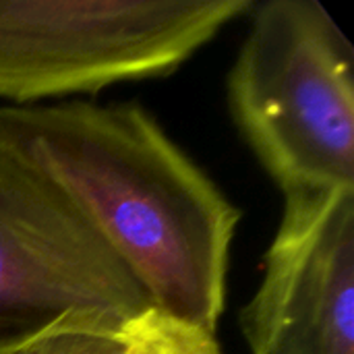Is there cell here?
Instances as JSON below:
<instances>
[{"mask_svg":"<svg viewBox=\"0 0 354 354\" xmlns=\"http://www.w3.org/2000/svg\"><path fill=\"white\" fill-rule=\"evenodd\" d=\"M0 143L85 216L162 315L216 336L241 212L141 106H4Z\"/></svg>","mask_w":354,"mask_h":354,"instance_id":"1","label":"cell"},{"mask_svg":"<svg viewBox=\"0 0 354 354\" xmlns=\"http://www.w3.org/2000/svg\"><path fill=\"white\" fill-rule=\"evenodd\" d=\"M228 102L284 197L354 189L353 48L319 2L255 8Z\"/></svg>","mask_w":354,"mask_h":354,"instance_id":"2","label":"cell"},{"mask_svg":"<svg viewBox=\"0 0 354 354\" xmlns=\"http://www.w3.org/2000/svg\"><path fill=\"white\" fill-rule=\"evenodd\" d=\"M251 0H0V100L29 106L178 68Z\"/></svg>","mask_w":354,"mask_h":354,"instance_id":"3","label":"cell"},{"mask_svg":"<svg viewBox=\"0 0 354 354\" xmlns=\"http://www.w3.org/2000/svg\"><path fill=\"white\" fill-rule=\"evenodd\" d=\"M156 309L85 216L0 143V354L68 319Z\"/></svg>","mask_w":354,"mask_h":354,"instance_id":"4","label":"cell"},{"mask_svg":"<svg viewBox=\"0 0 354 354\" xmlns=\"http://www.w3.org/2000/svg\"><path fill=\"white\" fill-rule=\"evenodd\" d=\"M241 328L251 354H354V189L284 197Z\"/></svg>","mask_w":354,"mask_h":354,"instance_id":"5","label":"cell"},{"mask_svg":"<svg viewBox=\"0 0 354 354\" xmlns=\"http://www.w3.org/2000/svg\"><path fill=\"white\" fill-rule=\"evenodd\" d=\"M131 324L102 315L68 317L4 354H129Z\"/></svg>","mask_w":354,"mask_h":354,"instance_id":"6","label":"cell"},{"mask_svg":"<svg viewBox=\"0 0 354 354\" xmlns=\"http://www.w3.org/2000/svg\"><path fill=\"white\" fill-rule=\"evenodd\" d=\"M129 354H222L216 336L147 311L131 324Z\"/></svg>","mask_w":354,"mask_h":354,"instance_id":"7","label":"cell"}]
</instances>
